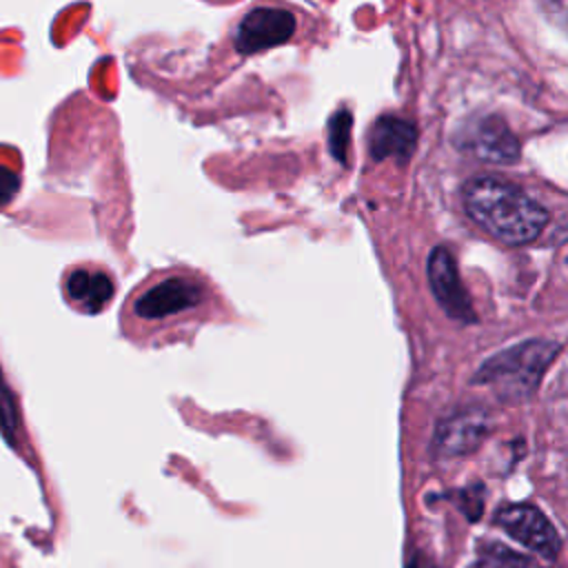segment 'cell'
I'll return each instance as SVG.
<instances>
[{
  "instance_id": "6da1fadb",
  "label": "cell",
  "mask_w": 568,
  "mask_h": 568,
  "mask_svg": "<svg viewBox=\"0 0 568 568\" xmlns=\"http://www.w3.org/2000/svg\"><path fill=\"white\" fill-rule=\"evenodd\" d=\"M462 202L468 217L481 231L508 246L537 240L550 220L541 202L497 175L470 178L462 189Z\"/></svg>"
},
{
  "instance_id": "7a4b0ae2",
  "label": "cell",
  "mask_w": 568,
  "mask_h": 568,
  "mask_svg": "<svg viewBox=\"0 0 568 568\" xmlns=\"http://www.w3.org/2000/svg\"><path fill=\"white\" fill-rule=\"evenodd\" d=\"M557 351V342L526 339L486 359L473 382L493 386L495 393L508 402L526 399L535 393L544 371L555 359Z\"/></svg>"
},
{
  "instance_id": "3957f363",
  "label": "cell",
  "mask_w": 568,
  "mask_h": 568,
  "mask_svg": "<svg viewBox=\"0 0 568 568\" xmlns=\"http://www.w3.org/2000/svg\"><path fill=\"white\" fill-rule=\"evenodd\" d=\"M455 146L481 162L510 164L519 158V142L499 115H477L455 133Z\"/></svg>"
},
{
  "instance_id": "277c9868",
  "label": "cell",
  "mask_w": 568,
  "mask_h": 568,
  "mask_svg": "<svg viewBox=\"0 0 568 568\" xmlns=\"http://www.w3.org/2000/svg\"><path fill=\"white\" fill-rule=\"evenodd\" d=\"M206 300L204 286L184 275H171L149 286L133 302V313L144 322H164L169 317L195 311Z\"/></svg>"
},
{
  "instance_id": "5b68a950",
  "label": "cell",
  "mask_w": 568,
  "mask_h": 568,
  "mask_svg": "<svg viewBox=\"0 0 568 568\" xmlns=\"http://www.w3.org/2000/svg\"><path fill=\"white\" fill-rule=\"evenodd\" d=\"M495 526H499L510 539L532 550L541 559H557L561 550V537L550 519L532 504H506L495 513Z\"/></svg>"
},
{
  "instance_id": "8992f818",
  "label": "cell",
  "mask_w": 568,
  "mask_h": 568,
  "mask_svg": "<svg viewBox=\"0 0 568 568\" xmlns=\"http://www.w3.org/2000/svg\"><path fill=\"white\" fill-rule=\"evenodd\" d=\"M297 20L288 9L282 7H255L237 24L233 44L242 55H251L293 38Z\"/></svg>"
},
{
  "instance_id": "52a82bcc",
  "label": "cell",
  "mask_w": 568,
  "mask_h": 568,
  "mask_svg": "<svg viewBox=\"0 0 568 568\" xmlns=\"http://www.w3.org/2000/svg\"><path fill=\"white\" fill-rule=\"evenodd\" d=\"M426 275L437 304L450 320L464 322V324H473L477 320L470 297L462 286L455 257L446 246L439 244L430 251L426 262Z\"/></svg>"
},
{
  "instance_id": "ba28073f",
  "label": "cell",
  "mask_w": 568,
  "mask_h": 568,
  "mask_svg": "<svg viewBox=\"0 0 568 568\" xmlns=\"http://www.w3.org/2000/svg\"><path fill=\"white\" fill-rule=\"evenodd\" d=\"M417 129L410 120L399 115H382L368 133V155L375 162L399 160L406 162L415 149Z\"/></svg>"
},
{
  "instance_id": "9c48e42d",
  "label": "cell",
  "mask_w": 568,
  "mask_h": 568,
  "mask_svg": "<svg viewBox=\"0 0 568 568\" xmlns=\"http://www.w3.org/2000/svg\"><path fill=\"white\" fill-rule=\"evenodd\" d=\"M490 428L484 410H464L442 422L437 430V450L446 457H457L475 450Z\"/></svg>"
},
{
  "instance_id": "30bf717a",
  "label": "cell",
  "mask_w": 568,
  "mask_h": 568,
  "mask_svg": "<svg viewBox=\"0 0 568 568\" xmlns=\"http://www.w3.org/2000/svg\"><path fill=\"white\" fill-rule=\"evenodd\" d=\"M67 295L87 313L102 311L113 297V280L93 268H75L67 280Z\"/></svg>"
},
{
  "instance_id": "8fae6325",
  "label": "cell",
  "mask_w": 568,
  "mask_h": 568,
  "mask_svg": "<svg viewBox=\"0 0 568 568\" xmlns=\"http://www.w3.org/2000/svg\"><path fill=\"white\" fill-rule=\"evenodd\" d=\"M468 568H530V559L499 541H484Z\"/></svg>"
},
{
  "instance_id": "7c38bea8",
  "label": "cell",
  "mask_w": 568,
  "mask_h": 568,
  "mask_svg": "<svg viewBox=\"0 0 568 568\" xmlns=\"http://www.w3.org/2000/svg\"><path fill=\"white\" fill-rule=\"evenodd\" d=\"M348 140H351V113L346 109H339L333 113L328 122V149L333 158L342 164H346Z\"/></svg>"
},
{
  "instance_id": "4fadbf2b",
  "label": "cell",
  "mask_w": 568,
  "mask_h": 568,
  "mask_svg": "<svg viewBox=\"0 0 568 568\" xmlns=\"http://www.w3.org/2000/svg\"><path fill=\"white\" fill-rule=\"evenodd\" d=\"M0 428L9 435H13L16 430V408H13V402H11V395H9V388L0 375Z\"/></svg>"
},
{
  "instance_id": "5bb4252c",
  "label": "cell",
  "mask_w": 568,
  "mask_h": 568,
  "mask_svg": "<svg viewBox=\"0 0 568 568\" xmlns=\"http://www.w3.org/2000/svg\"><path fill=\"white\" fill-rule=\"evenodd\" d=\"M18 175L4 166H0V202H9L18 191Z\"/></svg>"
},
{
  "instance_id": "9a60e30c",
  "label": "cell",
  "mask_w": 568,
  "mask_h": 568,
  "mask_svg": "<svg viewBox=\"0 0 568 568\" xmlns=\"http://www.w3.org/2000/svg\"><path fill=\"white\" fill-rule=\"evenodd\" d=\"M406 568H435V566L430 564V559L426 555L410 552V557L406 559Z\"/></svg>"
}]
</instances>
